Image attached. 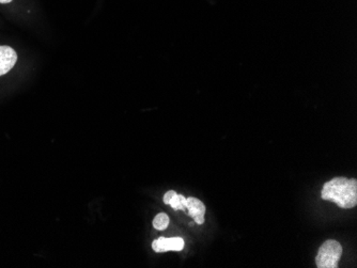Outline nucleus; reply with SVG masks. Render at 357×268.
Returning a JSON list of instances; mask_svg holds the SVG:
<instances>
[{
    "instance_id": "obj_1",
    "label": "nucleus",
    "mask_w": 357,
    "mask_h": 268,
    "mask_svg": "<svg viewBox=\"0 0 357 268\" xmlns=\"http://www.w3.org/2000/svg\"><path fill=\"white\" fill-rule=\"evenodd\" d=\"M321 197L334 202L342 209H352L357 203V181L344 177L334 178L324 184Z\"/></svg>"
},
{
    "instance_id": "obj_2",
    "label": "nucleus",
    "mask_w": 357,
    "mask_h": 268,
    "mask_svg": "<svg viewBox=\"0 0 357 268\" xmlns=\"http://www.w3.org/2000/svg\"><path fill=\"white\" fill-rule=\"evenodd\" d=\"M342 255V246L334 239L323 243L316 258L317 267L337 268Z\"/></svg>"
},
{
    "instance_id": "obj_3",
    "label": "nucleus",
    "mask_w": 357,
    "mask_h": 268,
    "mask_svg": "<svg viewBox=\"0 0 357 268\" xmlns=\"http://www.w3.org/2000/svg\"><path fill=\"white\" fill-rule=\"evenodd\" d=\"M17 61V54L12 47L0 46V76L9 73Z\"/></svg>"
},
{
    "instance_id": "obj_4",
    "label": "nucleus",
    "mask_w": 357,
    "mask_h": 268,
    "mask_svg": "<svg viewBox=\"0 0 357 268\" xmlns=\"http://www.w3.org/2000/svg\"><path fill=\"white\" fill-rule=\"evenodd\" d=\"M152 248L155 252L181 251L184 248V241L181 237H160L153 241Z\"/></svg>"
},
{
    "instance_id": "obj_5",
    "label": "nucleus",
    "mask_w": 357,
    "mask_h": 268,
    "mask_svg": "<svg viewBox=\"0 0 357 268\" xmlns=\"http://www.w3.org/2000/svg\"><path fill=\"white\" fill-rule=\"evenodd\" d=\"M186 199H188L186 210H188V213L195 220V223L202 225L204 223V215H206V205L197 198L190 197Z\"/></svg>"
},
{
    "instance_id": "obj_6",
    "label": "nucleus",
    "mask_w": 357,
    "mask_h": 268,
    "mask_svg": "<svg viewBox=\"0 0 357 268\" xmlns=\"http://www.w3.org/2000/svg\"><path fill=\"white\" fill-rule=\"evenodd\" d=\"M169 205H172L174 211H178V210L185 211L186 205H188V199L184 196L176 195V194L174 197L172 198V201H170Z\"/></svg>"
},
{
    "instance_id": "obj_7",
    "label": "nucleus",
    "mask_w": 357,
    "mask_h": 268,
    "mask_svg": "<svg viewBox=\"0 0 357 268\" xmlns=\"http://www.w3.org/2000/svg\"><path fill=\"white\" fill-rule=\"evenodd\" d=\"M169 225V217H168L166 214L160 213L158 215H156V217L154 218L153 220V227L155 228L156 230H160V231H163Z\"/></svg>"
},
{
    "instance_id": "obj_8",
    "label": "nucleus",
    "mask_w": 357,
    "mask_h": 268,
    "mask_svg": "<svg viewBox=\"0 0 357 268\" xmlns=\"http://www.w3.org/2000/svg\"><path fill=\"white\" fill-rule=\"evenodd\" d=\"M176 194V191H167V193L165 194V196H164V203L169 204Z\"/></svg>"
},
{
    "instance_id": "obj_9",
    "label": "nucleus",
    "mask_w": 357,
    "mask_h": 268,
    "mask_svg": "<svg viewBox=\"0 0 357 268\" xmlns=\"http://www.w3.org/2000/svg\"><path fill=\"white\" fill-rule=\"evenodd\" d=\"M12 0H0V3H11Z\"/></svg>"
}]
</instances>
